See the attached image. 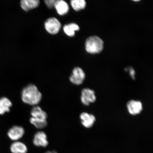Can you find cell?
I'll return each instance as SVG.
<instances>
[{"instance_id": "cell-1", "label": "cell", "mask_w": 153, "mask_h": 153, "mask_svg": "<svg viewBox=\"0 0 153 153\" xmlns=\"http://www.w3.org/2000/svg\"><path fill=\"white\" fill-rule=\"evenodd\" d=\"M42 93L37 86L30 84L23 88L21 93V98L25 104L36 106L41 102Z\"/></svg>"}, {"instance_id": "cell-2", "label": "cell", "mask_w": 153, "mask_h": 153, "mask_svg": "<svg viewBox=\"0 0 153 153\" xmlns=\"http://www.w3.org/2000/svg\"><path fill=\"white\" fill-rule=\"evenodd\" d=\"M104 42L97 36L88 38L85 43V50L88 53L97 54L100 53L104 49Z\"/></svg>"}, {"instance_id": "cell-3", "label": "cell", "mask_w": 153, "mask_h": 153, "mask_svg": "<svg viewBox=\"0 0 153 153\" xmlns=\"http://www.w3.org/2000/svg\"><path fill=\"white\" fill-rule=\"evenodd\" d=\"M86 74L84 71L80 67H76L73 70L70 76V81L76 85H80L85 81Z\"/></svg>"}, {"instance_id": "cell-4", "label": "cell", "mask_w": 153, "mask_h": 153, "mask_svg": "<svg viewBox=\"0 0 153 153\" xmlns=\"http://www.w3.org/2000/svg\"><path fill=\"white\" fill-rule=\"evenodd\" d=\"M95 93L93 89L89 88H84L81 92V100L82 103L86 106H89L96 101Z\"/></svg>"}, {"instance_id": "cell-5", "label": "cell", "mask_w": 153, "mask_h": 153, "mask_svg": "<svg viewBox=\"0 0 153 153\" xmlns=\"http://www.w3.org/2000/svg\"><path fill=\"white\" fill-rule=\"evenodd\" d=\"M45 26L47 31L52 34L58 33L62 27L60 22L55 18L48 19L45 22Z\"/></svg>"}, {"instance_id": "cell-6", "label": "cell", "mask_w": 153, "mask_h": 153, "mask_svg": "<svg viewBox=\"0 0 153 153\" xmlns=\"http://www.w3.org/2000/svg\"><path fill=\"white\" fill-rule=\"evenodd\" d=\"M129 113L132 116H137L140 114L143 109L142 103L139 100H131L126 104Z\"/></svg>"}, {"instance_id": "cell-7", "label": "cell", "mask_w": 153, "mask_h": 153, "mask_svg": "<svg viewBox=\"0 0 153 153\" xmlns=\"http://www.w3.org/2000/svg\"><path fill=\"white\" fill-rule=\"evenodd\" d=\"M25 129L22 126H15L10 129L7 135L9 138L14 141L20 140L23 137Z\"/></svg>"}, {"instance_id": "cell-8", "label": "cell", "mask_w": 153, "mask_h": 153, "mask_svg": "<svg viewBox=\"0 0 153 153\" xmlns=\"http://www.w3.org/2000/svg\"><path fill=\"white\" fill-rule=\"evenodd\" d=\"M33 143L34 145L38 147L45 148L49 144L46 134L43 131H38L34 136Z\"/></svg>"}, {"instance_id": "cell-9", "label": "cell", "mask_w": 153, "mask_h": 153, "mask_svg": "<svg viewBox=\"0 0 153 153\" xmlns=\"http://www.w3.org/2000/svg\"><path fill=\"white\" fill-rule=\"evenodd\" d=\"M79 117L82 125L86 128L92 127L96 120L94 115L87 112H82L80 115Z\"/></svg>"}, {"instance_id": "cell-10", "label": "cell", "mask_w": 153, "mask_h": 153, "mask_svg": "<svg viewBox=\"0 0 153 153\" xmlns=\"http://www.w3.org/2000/svg\"><path fill=\"white\" fill-rule=\"evenodd\" d=\"M10 149L12 153H27L28 152L26 145L20 141H14L11 143Z\"/></svg>"}, {"instance_id": "cell-11", "label": "cell", "mask_w": 153, "mask_h": 153, "mask_svg": "<svg viewBox=\"0 0 153 153\" xmlns=\"http://www.w3.org/2000/svg\"><path fill=\"white\" fill-rule=\"evenodd\" d=\"M58 14L60 15H66L68 12L69 7L65 1L64 0H58L53 5Z\"/></svg>"}, {"instance_id": "cell-12", "label": "cell", "mask_w": 153, "mask_h": 153, "mask_svg": "<svg viewBox=\"0 0 153 153\" xmlns=\"http://www.w3.org/2000/svg\"><path fill=\"white\" fill-rule=\"evenodd\" d=\"M39 4V0H21L20 1L21 6L25 11L36 8Z\"/></svg>"}, {"instance_id": "cell-13", "label": "cell", "mask_w": 153, "mask_h": 153, "mask_svg": "<svg viewBox=\"0 0 153 153\" xmlns=\"http://www.w3.org/2000/svg\"><path fill=\"white\" fill-rule=\"evenodd\" d=\"M12 106V103L6 97L0 98V114L3 115L6 112L10 111V108Z\"/></svg>"}, {"instance_id": "cell-14", "label": "cell", "mask_w": 153, "mask_h": 153, "mask_svg": "<svg viewBox=\"0 0 153 153\" xmlns=\"http://www.w3.org/2000/svg\"><path fill=\"white\" fill-rule=\"evenodd\" d=\"M30 114L32 117L47 120L48 117L47 114L45 111L42 109L39 106H34L32 109Z\"/></svg>"}, {"instance_id": "cell-15", "label": "cell", "mask_w": 153, "mask_h": 153, "mask_svg": "<svg viewBox=\"0 0 153 153\" xmlns=\"http://www.w3.org/2000/svg\"><path fill=\"white\" fill-rule=\"evenodd\" d=\"M79 26L74 23L66 25L63 27L65 33L70 37H73L75 34V32L79 30Z\"/></svg>"}, {"instance_id": "cell-16", "label": "cell", "mask_w": 153, "mask_h": 153, "mask_svg": "<svg viewBox=\"0 0 153 153\" xmlns=\"http://www.w3.org/2000/svg\"><path fill=\"white\" fill-rule=\"evenodd\" d=\"M30 121V123L38 129H43L46 127L48 125L47 120L31 117Z\"/></svg>"}, {"instance_id": "cell-17", "label": "cell", "mask_w": 153, "mask_h": 153, "mask_svg": "<svg viewBox=\"0 0 153 153\" xmlns=\"http://www.w3.org/2000/svg\"><path fill=\"white\" fill-rule=\"evenodd\" d=\"M70 3L72 8L76 11L84 9L86 7L85 0H71Z\"/></svg>"}, {"instance_id": "cell-18", "label": "cell", "mask_w": 153, "mask_h": 153, "mask_svg": "<svg viewBox=\"0 0 153 153\" xmlns=\"http://www.w3.org/2000/svg\"><path fill=\"white\" fill-rule=\"evenodd\" d=\"M125 70L126 71H129V75L131 76L132 79L133 80L135 79V71L132 67H130L127 68H126Z\"/></svg>"}, {"instance_id": "cell-19", "label": "cell", "mask_w": 153, "mask_h": 153, "mask_svg": "<svg viewBox=\"0 0 153 153\" xmlns=\"http://www.w3.org/2000/svg\"><path fill=\"white\" fill-rule=\"evenodd\" d=\"M46 5L49 8H53V5L56 1L58 0H44Z\"/></svg>"}, {"instance_id": "cell-20", "label": "cell", "mask_w": 153, "mask_h": 153, "mask_svg": "<svg viewBox=\"0 0 153 153\" xmlns=\"http://www.w3.org/2000/svg\"><path fill=\"white\" fill-rule=\"evenodd\" d=\"M45 153H57L56 152H55V151H48V152H47Z\"/></svg>"}, {"instance_id": "cell-21", "label": "cell", "mask_w": 153, "mask_h": 153, "mask_svg": "<svg viewBox=\"0 0 153 153\" xmlns=\"http://www.w3.org/2000/svg\"><path fill=\"white\" fill-rule=\"evenodd\" d=\"M132 1H133L137 2V1H140L141 0H132Z\"/></svg>"}]
</instances>
